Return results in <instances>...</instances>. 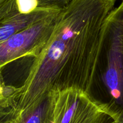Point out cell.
<instances>
[{
	"label": "cell",
	"instance_id": "cell-1",
	"mask_svg": "<svg viewBox=\"0 0 123 123\" xmlns=\"http://www.w3.org/2000/svg\"><path fill=\"white\" fill-rule=\"evenodd\" d=\"M116 0H73L57 14L49 40L20 86L22 112L49 94L77 89L90 94Z\"/></svg>",
	"mask_w": 123,
	"mask_h": 123
},
{
	"label": "cell",
	"instance_id": "cell-2",
	"mask_svg": "<svg viewBox=\"0 0 123 123\" xmlns=\"http://www.w3.org/2000/svg\"><path fill=\"white\" fill-rule=\"evenodd\" d=\"M123 111L77 89L54 92L53 123H102Z\"/></svg>",
	"mask_w": 123,
	"mask_h": 123
},
{
	"label": "cell",
	"instance_id": "cell-3",
	"mask_svg": "<svg viewBox=\"0 0 123 123\" xmlns=\"http://www.w3.org/2000/svg\"><path fill=\"white\" fill-rule=\"evenodd\" d=\"M60 11H56L16 32L1 43L0 69L20 58H36L49 40L56 16Z\"/></svg>",
	"mask_w": 123,
	"mask_h": 123
},
{
	"label": "cell",
	"instance_id": "cell-4",
	"mask_svg": "<svg viewBox=\"0 0 123 123\" xmlns=\"http://www.w3.org/2000/svg\"><path fill=\"white\" fill-rule=\"evenodd\" d=\"M106 66L103 75L113 100L123 102V8L115 7L109 16Z\"/></svg>",
	"mask_w": 123,
	"mask_h": 123
},
{
	"label": "cell",
	"instance_id": "cell-5",
	"mask_svg": "<svg viewBox=\"0 0 123 123\" xmlns=\"http://www.w3.org/2000/svg\"><path fill=\"white\" fill-rule=\"evenodd\" d=\"M60 10L37 8L28 14L14 13L0 20V44L16 32L24 30L36 22Z\"/></svg>",
	"mask_w": 123,
	"mask_h": 123
},
{
	"label": "cell",
	"instance_id": "cell-6",
	"mask_svg": "<svg viewBox=\"0 0 123 123\" xmlns=\"http://www.w3.org/2000/svg\"><path fill=\"white\" fill-rule=\"evenodd\" d=\"M54 92L49 94L37 106L21 111L18 123H53Z\"/></svg>",
	"mask_w": 123,
	"mask_h": 123
},
{
	"label": "cell",
	"instance_id": "cell-7",
	"mask_svg": "<svg viewBox=\"0 0 123 123\" xmlns=\"http://www.w3.org/2000/svg\"><path fill=\"white\" fill-rule=\"evenodd\" d=\"M20 87L7 85L0 69V108H10L17 105Z\"/></svg>",
	"mask_w": 123,
	"mask_h": 123
},
{
	"label": "cell",
	"instance_id": "cell-8",
	"mask_svg": "<svg viewBox=\"0 0 123 123\" xmlns=\"http://www.w3.org/2000/svg\"><path fill=\"white\" fill-rule=\"evenodd\" d=\"M21 111L17 105L10 108H0V123H18Z\"/></svg>",
	"mask_w": 123,
	"mask_h": 123
},
{
	"label": "cell",
	"instance_id": "cell-9",
	"mask_svg": "<svg viewBox=\"0 0 123 123\" xmlns=\"http://www.w3.org/2000/svg\"><path fill=\"white\" fill-rule=\"evenodd\" d=\"M73 0H38V8L61 10L67 7Z\"/></svg>",
	"mask_w": 123,
	"mask_h": 123
},
{
	"label": "cell",
	"instance_id": "cell-10",
	"mask_svg": "<svg viewBox=\"0 0 123 123\" xmlns=\"http://www.w3.org/2000/svg\"><path fill=\"white\" fill-rule=\"evenodd\" d=\"M18 12L22 14L32 13L38 8V0H16Z\"/></svg>",
	"mask_w": 123,
	"mask_h": 123
},
{
	"label": "cell",
	"instance_id": "cell-11",
	"mask_svg": "<svg viewBox=\"0 0 123 123\" xmlns=\"http://www.w3.org/2000/svg\"><path fill=\"white\" fill-rule=\"evenodd\" d=\"M121 116L112 117L102 123H119L121 119Z\"/></svg>",
	"mask_w": 123,
	"mask_h": 123
},
{
	"label": "cell",
	"instance_id": "cell-12",
	"mask_svg": "<svg viewBox=\"0 0 123 123\" xmlns=\"http://www.w3.org/2000/svg\"><path fill=\"white\" fill-rule=\"evenodd\" d=\"M120 123H123V116H122V118H121V121H120Z\"/></svg>",
	"mask_w": 123,
	"mask_h": 123
},
{
	"label": "cell",
	"instance_id": "cell-13",
	"mask_svg": "<svg viewBox=\"0 0 123 123\" xmlns=\"http://www.w3.org/2000/svg\"><path fill=\"white\" fill-rule=\"evenodd\" d=\"M121 4L122 5V6H123V1L121 2Z\"/></svg>",
	"mask_w": 123,
	"mask_h": 123
},
{
	"label": "cell",
	"instance_id": "cell-14",
	"mask_svg": "<svg viewBox=\"0 0 123 123\" xmlns=\"http://www.w3.org/2000/svg\"><path fill=\"white\" fill-rule=\"evenodd\" d=\"M121 1H123V0H121Z\"/></svg>",
	"mask_w": 123,
	"mask_h": 123
},
{
	"label": "cell",
	"instance_id": "cell-15",
	"mask_svg": "<svg viewBox=\"0 0 123 123\" xmlns=\"http://www.w3.org/2000/svg\"></svg>",
	"mask_w": 123,
	"mask_h": 123
}]
</instances>
